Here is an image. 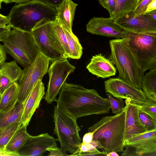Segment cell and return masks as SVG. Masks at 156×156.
<instances>
[{"label":"cell","mask_w":156,"mask_h":156,"mask_svg":"<svg viewBox=\"0 0 156 156\" xmlns=\"http://www.w3.org/2000/svg\"><path fill=\"white\" fill-rule=\"evenodd\" d=\"M104 85L105 92L116 98L128 99L132 103L140 105H147L153 101L147 98L141 89L119 78H110L104 81Z\"/></svg>","instance_id":"obj_11"},{"label":"cell","mask_w":156,"mask_h":156,"mask_svg":"<svg viewBox=\"0 0 156 156\" xmlns=\"http://www.w3.org/2000/svg\"><path fill=\"white\" fill-rule=\"evenodd\" d=\"M77 5L72 0H65L55 8L57 11L56 20L71 34L73 33V22Z\"/></svg>","instance_id":"obj_20"},{"label":"cell","mask_w":156,"mask_h":156,"mask_svg":"<svg viewBox=\"0 0 156 156\" xmlns=\"http://www.w3.org/2000/svg\"><path fill=\"white\" fill-rule=\"evenodd\" d=\"M19 92L17 83H15L6 89L1 94L0 98V113L8 112L16 104Z\"/></svg>","instance_id":"obj_21"},{"label":"cell","mask_w":156,"mask_h":156,"mask_svg":"<svg viewBox=\"0 0 156 156\" xmlns=\"http://www.w3.org/2000/svg\"><path fill=\"white\" fill-rule=\"evenodd\" d=\"M24 102L18 103L12 109L0 113V129L15 122H21Z\"/></svg>","instance_id":"obj_22"},{"label":"cell","mask_w":156,"mask_h":156,"mask_svg":"<svg viewBox=\"0 0 156 156\" xmlns=\"http://www.w3.org/2000/svg\"><path fill=\"white\" fill-rule=\"evenodd\" d=\"M156 9V0H153L147 5L145 12Z\"/></svg>","instance_id":"obj_42"},{"label":"cell","mask_w":156,"mask_h":156,"mask_svg":"<svg viewBox=\"0 0 156 156\" xmlns=\"http://www.w3.org/2000/svg\"><path fill=\"white\" fill-rule=\"evenodd\" d=\"M49 152L48 156H65L68 155L63 153L57 145L50 148L48 150Z\"/></svg>","instance_id":"obj_35"},{"label":"cell","mask_w":156,"mask_h":156,"mask_svg":"<svg viewBox=\"0 0 156 156\" xmlns=\"http://www.w3.org/2000/svg\"><path fill=\"white\" fill-rule=\"evenodd\" d=\"M126 140L148 131L143 125L139 115V110L136 104L126 99Z\"/></svg>","instance_id":"obj_17"},{"label":"cell","mask_w":156,"mask_h":156,"mask_svg":"<svg viewBox=\"0 0 156 156\" xmlns=\"http://www.w3.org/2000/svg\"><path fill=\"white\" fill-rule=\"evenodd\" d=\"M2 2L5 3V1L4 0H0V9L1 8V3Z\"/></svg>","instance_id":"obj_47"},{"label":"cell","mask_w":156,"mask_h":156,"mask_svg":"<svg viewBox=\"0 0 156 156\" xmlns=\"http://www.w3.org/2000/svg\"><path fill=\"white\" fill-rule=\"evenodd\" d=\"M106 94L107 96L106 98L109 102L112 113L116 114L121 112L125 106L123 99H115L108 93H106Z\"/></svg>","instance_id":"obj_29"},{"label":"cell","mask_w":156,"mask_h":156,"mask_svg":"<svg viewBox=\"0 0 156 156\" xmlns=\"http://www.w3.org/2000/svg\"><path fill=\"white\" fill-rule=\"evenodd\" d=\"M1 94L0 93V98H1Z\"/></svg>","instance_id":"obj_48"},{"label":"cell","mask_w":156,"mask_h":156,"mask_svg":"<svg viewBox=\"0 0 156 156\" xmlns=\"http://www.w3.org/2000/svg\"><path fill=\"white\" fill-rule=\"evenodd\" d=\"M86 68L92 74L104 79L115 76L117 73L111 61L101 53L93 56Z\"/></svg>","instance_id":"obj_18"},{"label":"cell","mask_w":156,"mask_h":156,"mask_svg":"<svg viewBox=\"0 0 156 156\" xmlns=\"http://www.w3.org/2000/svg\"><path fill=\"white\" fill-rule=\"evenodd\" d=\"M45 94L44 85L42 80L36 83L24 102L22 125L27 126Z\"/></svg>","instance_id":"obj_16"},{"label":"cell","mask_w":156,"mask_h":156,"mask_svg":"<svg viewBox=\"0 0 156 156\" xmlns=\"http://www.w3.org/2000/svg\"><path fill=\"white\" fill-rule=\"evenodd\" d=\"M153 0H137L133 11L134 16L143 14L147 5Z\"/></svg>","instance_id":"obj_33"},{"label":"cell","mask_w":156,"mask_h":156,"mask_svg":"<svg viewBox=\"0 0 156 156\" xmlns=\"http://www.w3.org/2000/svg\"><path fill=\"white\" fill-rule=\"evenodd\" d=\"M49 62L48 59L39 53L33 62L22 70L17 83L19 89L18 103L24 102L38 80H42L47 73Z\"/></svg>","instance_id":"obj_9"},{"label":"cell","mask_w":156,"mask_h":156,"mask_svg":"<svg viewBox=\"0 0 156 156\" xmlns=\"http://www.w3.org/2000/svg\"><path fill=\"white\" fill-rule=\"evenodd\" d=\"M141 89L147 98L156 102V68L144 75Z\"/></svg>","instance_id":"obj_24"},{"label":"cell","mask_w":156,"mask_h":156,"mask_svg":"<svg viewBox=\"0 0 156 156\" xmlns=\"http://www.w3.org/2000/svg\"><path fill=\"white\" fill-rule=\"evenodd\" d=\"M114 19L111 17H94L86 25V30L88 32L96 35H99L116 39L125 38V30L113 23Z\"/></svg>","instance_id":"obj_14"},{"label":"cell","mask_w":156,"mask_h":156,"mask_svg":"<svg viewBox=\"0 0 156 156\" xmlns=\"http://www.w3.org/2000/svg\"><path fill=\"white\" fill-rule=\"evenodd\" d=\"M56 101L57 105L71 116L79 118L108 113L111 109L107 98L101 97L94 89L66 82Z\"/></svg>","instance_id":"obj_1"},{"label":"cell","mask_w":156,"mask_h":156,"mask_svg":"<svg viewBox=\"0 0 156 156\" xmlns=\"http://www.w3.org/2000/svg\"><path fill=\"white\" fill-rule=\"evenodd\" d=\"M125 30L126 43L143 71L156 68V34Z\"/></svg>","instance_id":"obj_8"},{"label":"cell","mask_w":156,"mask_h":156,"mask_svg":"<svg viewBox=\"0 0 156 156\" xmlns=\"http://www.w3.org/2000/svg\"><path fill=\"white\" fill-rule=\"evenodd\" d=\"M56 145V140L48 133L36 136L29 135L24 145L16 153L19 156H41Z\"/></svg>","instance_id":"obj_13"},{"label":"cell","mask_w":156,"mask_h":156,"mask_svg":"<svg viewBox=\"0 0 156 156\" xmlns=\"http://www.w3.org/2000/svg\"><path fill=\"white\" fill-rule=\"evenodd\" d=\"M99 3L109 12L110 17L114 16L116 5V0H98Z\"/></svg>","instance_id":"obj_34"},{"label":"cell","mask_w":156,"mask_h":156,"mask_svg":"<svg viewBox=\"0 0 156 156\" xmlns=\"http://www.w3.org/2000/svg\"><path fill=\"white\" fill-rule=\"evenodd\" d=\"M8 19L7 16L0 13V27H5L8 25Z\"/></svg>","instance_id":"obj_40"},{"label":"cell","mask_w":156,"mask_h":156,"mask_svg":"<svg viewBox=\"0 0 156 156\" xmlns=\"http://www.w3.org/2000/svg\"><path fill=\"white\" fill-rule=\"evenodd\" d=\"M51 6L56 7L60 5L65 0H38Z\"/></svg>","instance_id":"obj_37"},{"label":"cell","mask_w":156,"mask_h":156,"mask_svg":"<svg viewBox=\"0 0 156 156\" xmlns=\"http://www.w3.org/2000/svg\"><path fill=\"white\" fill-rule=\"evenodd\" d=\"M6 53L4 45L0 44V67L5 61Z\"/></svg>","instance_id":"obj_38"},{"label":"cell","mask_w":156,"mask_h":156,"mask_svg":"<svg viewBox=\"0 0 156 156\" xmlns=\"http://www.w3.org/2000/svg\"><path fill=\"white\" fill-rule=\"evenodd\" d=\"M105 155V154L100 151L98 149L90 151L79 153L75 155V156H103Z\"/></svg>","instance_id":"obj_36"},{"label":"cell","mask_w":156,"mask_h":156,"mask_svg":"<svg viewBox=\"0 0 156 156\" xmlns=\"http://www.w3.org/2000/svg\"><path fill=\"white\" fill-rule=\"evenodd\" d=\"M54 27L58 39L65 50L67 58H69V51L66 34L61 24L56 20L54 21Z\"/></svg>","instance_id":"obj_28"},{"label":"cell","mask_w":156,"mask_h":156,"mask_svg":"<svg viewBox=\"0 0 156 156\" xmlns=\"http://www.w3.org/2000/svg\"><path fill=\"white\" fill-rule=\"evenodd\" d=\"M94 132H88L84 135L82 143L84 144L90 143L93 140Z\"/></svg>","instance_id":"obj_39"},{"label":"cell","mask_w":156,"mask_h":156,"mask_svg":"<svg viewBox=\"0 0 156 156\" xmlns=\"http://www.w3.org/2000/svg\"><path fill=\"white\" fill-rule=\"evenodd\" d=\"M109 44L111 53L109 59L116 66L119 78L141 89L145 72L129 48L125 38L110 40Z\"/></svg>","instance_id":"obj_4"},{"label":"cell","mask_w":156,"mask_h":156,"mask_svg":"<svg viewBox=\"0 0 156 156\" xmlns=\"http://www.w3.org/2000/svg\"><path fill=\"white\" fill-rule=\"evenodd\" d=\"M113 23L124 30L156 34V21L144 13L134 16L133 12H130L114 20Z\"/></svg>","instance_id":"obj_12"},{"label":"cell","mask_w":156,"mask_h":156,"mask_svg":"<svg viewBox=\"0 0 156 156\" xmlns=\"http://www.w3.org/2000/svg\"><path fill=\"white\" fill-rule=\"evenodd\" d=\"M144 14L150 18L156 21V9L145 12Z\"/></svg>","instance_id":"obj_43"},{"label":"cell","mask_w":156,"mask_h":156,"mask_svg":"<svg viewBox=\"0 0 156 156\" xmlns=\"http://www.w3.org/2000/svg\"><path fill=\"white\" fill-rule=\"evenodd\" d=\"M56 16L55 8L38 0H33L12 7L7 16L8 25L30 32L40 21L47 19L55 21Z\"/></svg>","instance_id":"obj_3"},{"label":"cell","mask_w":156,"mask_h":156,"mask_svg":"<svg viewBox=\"0 0 156 156\" xmlns=\"http://www.w3.org/2000/svg\"><path fill=\"white\" fill-rule=\"evenodd\" d=\"M21 125V122H15L0 129V150L7 152L5 150L6 145L15 132Z\"/></svg>","instance_id":"obj_26"},{"label":"cell","mask_w":156,"mask_h":156,"mask_svg":"<svg viewBox=\"0 0 156 156\" xmlns=\"http://www.w3.org/2000/svg\"><path fill=\"white\" fill-rule=\"evenodd\" d=\"M63 28L67 39L69 51V58L73 59L80 58L83 53V48L79 39L73 33H70Z\"/></svg>","instance_id":"obj_25"},{"label":"cell","mask_w":156,"mask_h":156,"mask_svg":"<svg viewBox=\"0 0 156 156\" xmlns=\"http://www.w3.org/2000/svg\"><path fill=\"white\" fill-rule=\"evenodd\" d=\"M0 156H19L16 153L4 152L0 150Z\"/></svg>","instance_id":"obj_45"},{"label":"cell","mask_w":156,"mask_h":156,"mask_svg":"<svg viewBox=\"0 0 156 156\" xmlns=\"http://www.w3.org/2000/svg\"><path fill=\"white\" fill-rule=\"evenodd\" d=\"M6 3L14 2L18 4H21L33 0H5Z\"/></svg>","instance_id":"obj_44"},{"label":"cell","mask_w":156,"mask_h":156,"mask_svg":"<svg viewBox=\"0 0 156 156\" xmlns=\"http://www.w3.org/2000/svg\"><path fill=\"white\" fill-rule=\"evenodd\" d=\"M126 146L134 149L136 155H156V129L137 135L127 140Z\"/></svg>","instance_id":"obj_15"},{"label":"cell","mask_w":156,"mask_h":156,"mask_svg":"<svg viewBox=\"0 0 156 156\" xmlns=\"http://www.w3.org/2000/svg\"><path fill=\"white\" fill-rule=\"evenodd\" d=\"M54 133L60 143V149L64 153L72 154L78 149L82 143L79 132L81 130L76 119L57 105L53 114Z\"/></svg>","instance_id":"obj_6"},{"label":"cell","mask_w":156,"mask_h":156,"mask_svg":"<svg viewBox=\"0 0 156 156\" xmlns=\"http://www.w3.org/2000/svg\"><path fill=\"white\" fill-rule=\"evenodd\" d=\"M2 42L6 53L24 68L29 66L40 53L31 32L17 28L9 30Z\"/></svg>","instance_id":"obj_5"},{"label":"cell","mask_w":156,"mask_h":156,"mask_svg":"<svg viewBox=\"0 0 156 156\" xmlns=\"http://www.w3.org/2000/svg\"><path fill=\"white\" fill-rule=\"evenodd\" d=\"M107 156H119V155L116 152L114 151H112L108 154Z\"/></svg>","instance_id":"obj_46"},{"label":"cell","mask_w":156,"mask_h":156,"mask_svg":"<svg viewBox=\"0 0 156 156\" xmlns=\"http://www.w3.org/2000/svg\"><path fill=\"white\" fill-rule=\"evenodd\" d=\"M137 0H116L114 20L119 18L132 11H134Z\"/></svg>","instance_id":"obj_27"},{"label":"cell","mask_w":156,"mask_h":156,"mask_svg":"<svg viewBox=\"0 0 156 156\" xmlns=\"http://www.w3.org/2000/svg\"><path fill=\"white\" fill-rule=\"evenodd\" d=\"M27 126L22 125L16 130L6 145L5 150L16 153L26 142L29 134L27 130Z\"/></svg>","instance_id":"obj_23"},{"label":"cell","mask_w":156,"mask_h":156,"mask_svg":"<svg viewBox=\"0 0 156 156\" xmlns=\"http://www.w3.org/2000/svg\"><path fill=\"white\" fill-rule=\"evenodd\" d=\"M136 105L139 110L145 113L156 120V102L152 101L149 104L145 105Z\"/></svg>","instance_id":"obj_31"},{"label":"cell","mask_w":156,"mask_h":156,"mask_svg":"<svg viewBox=\"0 0 156 156\" xmlns=\"http://www.w3.org/2000/svg\"><path fill=\"white\" fill-rule=\"evenodd\" d=\"M75 67L67 59L56 60L52 62L47 73L49 80L44 98L48 104L56 101L57 95L68 76L73 73Z\"/></svg>","instance_id":"obj_10"},{"label":"cell","mask_w":156,"mask_h":156,"mask_svg":"<svg viewBox=\"0 0 156 156\" xmlns=\"http://www.w3.org/2000/svg\"><path fill=\"white\" fill-rule=\"evenodd\" d=\"M22 70L15 61L5 62L0 67V93L19 81Z\"/></svg>","instance_id":"obj_19"},{"label":"cell","mask_w":156,"mask_h":156,"mask_svg":"<svg viewBox=\"0 0 156 156\" xmlns=\"http://www.w3.org/2000/svg\"><path fill=\"white\" fill-rule=\"evenodd\" d=\"M126 118L125 105L119 113L104 117L88 129V132H94L92 140L98 142V148L106 156L112 151L117 153L124 151L126 146Z\"/></svg>","instance_id":"obj_2"},{"label":"cell","mask_w":156,"mask_h":156,"mask_svg":"<svg viewBox=\"0 0 156 156\" xmlns=\"http://www.w3.org/2000/svg\"><path fill=\"white\" fill-rule=\"evenodd\" d=\"M11 28L8 25L5 27H0V37H4L7 32Z\"/></svg>","instance_id":"obj_41"},{"label":"cell","mask_w":156,"mask_h":156,"mask_svg":"<svg viewBox=\"0 0 156 156\" xmlns=\"http://www.w3.org/2000/svg\"><path fill=\"white\" fill-rule=\"evenodd\" d=\"M139 115L141 122L148 131L156 129V120L139 110Z\"/></svg>","instance_id":"obj_30"},{"label":"cell","mask_w":156,"mask_h":156,"mask_svg":"<svg viewBox=\"0 0 156 156\" xmlns=\"http://www.w3.org/2000/svg\"><path fill=\"white\" fill-rule=\"evenodd\" d=\"M98 142L94 140H92L90 143L84 144L82 142L79 146L78 150L74 154L69 156H75L79 153L94 150L98 148Z\"/></svg>","instance_id":"obj_32"},{"label":"cell","mask_w":156,"mask_h":156,"mask_svg":"<svg viewBox=\"0 0 156 156\" xmlns=\"http://www.w3.org/2000/svg\"><path fill=\"white\" fill-rule=\"evenodd\" d=\"M5 1V3H6V0H4Z\"/></svg>","instance_id":"obj_49"},{"label":"cell","mask_w":156,"mask_h":156,"mask_svg":"<svg viewBox=\"0 0 156 156\" xmlns=\"http://www.w3.org/2000/svg\"><path fill=\"white\" fill-rule=\"evenodd\" d=\"M30 32L40 52L52 62L67 58L56 32L54 21L47 19L42 20Z\"/></svg>","instance_id":"obj_7"}]
</instances>
